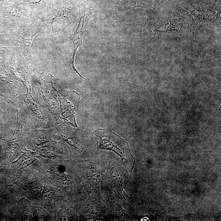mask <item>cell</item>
Returning a JSON list of instances; mask_svg holds the SVG:
<instances>
[{
  "instance_id": "obj_1",
  "label": "cell",
  "mask_w": 221,
  "mask_h": 221,
  "mask_svg": "<svg viewBox=\"0 0 221 221\" xmlns=\"http://www.w3.org/2000/svg\"><path fill=\"white\" fill-rule=\"evenodd\" d=\"M96 135L98 138V148L113 150L116 153L120 156L124 165L131 174L135 161L127 143L109 131H98Z\"/></svg>"
},
{
  "instance_id": "obj_2",
  "label": "cell",
  "mask_w": 221,
  "mask_h": 221,
  "mask_svg": "<svg viewBox=\"0 0 221 221\" xmlns=\"http://www.w3.org/2000/svg\"><path fill=\"white\" fill-rule=\"evenodd\" d=\"M94 13L93 11L87 9L80 15L79 23L74 33L70 37V39L73 44L74 49H78V48L82 45L84 33V26L88 16Z\"/></svg>"
},
{
  "instance_id": "obj_3",
  "label": "cell",
  "mask_w": 221,
  "mask_h": 221,
  "mask_svg": "<svg viewBox=\"0 0 221 221\" xmlns=\"http://www.w3.org/2000/svg\"><path fill=\"white\" fill-rule=\"evenodd\" d=\"M76 52L77 51L76 50H74L73 53L72 57V58L70 59V60L67 62V65L68 68L73 74L74 75H77V76H80V77H81L82 79L84 80H86L84 77H82L80 73L78 72V71L76 70V68H75L74 65V61L75 59V56H76Z\"/></svg>"
}]
</instances>
